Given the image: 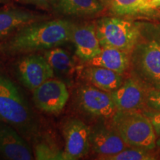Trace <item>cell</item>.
I'll return each instance as SVG.
<instances>
[{"mask_svg":"<svg viewBox=\"0 0 160 160\" xmlns=\"http://www.w3.org/2000/svg\"><path fill=\"white\" fill-rule=\"evenodd\" d=\"M143 112L151 120L157 137L160 139V112L149 111V110H145Z\"/></svg>","mask_w":160,"mask_h":160,"instance_id":"cell-23","label":"cell"},{"mask_svg":"<svg viewBox=\"0 0 160 160\" xmlns=\"http://www.w3.org/2000/svg\"><path fill=\"white\" fill-rule=\"evenodd\" d=\"M34 157L38 160H68L65 151L50 141H42L36 145Z\"/></svg>","mask_w":160,"mask_h":160,"instance_id":"cell-21","label":"cell"},{"mask_svg":"<svg viewBox=\"0 0 160 160\" xmlns=\"http://www.w3.org/2000/svg\"><path fill=\"white\" fill-rule=\"evenodd\" d=\"M146 110L160 112V89H149L146 98Z\"/></svg>","mask_w":160,"mask_h":160,"instance_id":"cell-22","label":"cell"},{"mask_svg":"<svg viewBox=\"0 0 160 160\" xmlns=\"http://www.w3.org/2000/svg\"><path fill=\"white\" fill-rule=\"evenodd\" d=\"M91 147L99 159L117 154L128 146L111 125L97 124L91 130Z\"/></svg>","mask_w":160,"mask_h":160,"instance_id":"cell-11","label":"cell"},{"mask_svg":"<svg viewBox=\"0 0 160 160\" xmlns=\"http://www.w3.org/2000/svg\"><path fill=\"white\" fill-rule=\"evenodd\" d=\"M152 1H153V2L156 7L158 8H160V0H152Z\"/></svg>","mask_w":160,"mask_h":160,"instance_id":"cell-26","label":"cell"},{"mask_svg":"<svg viewBox=\"0 0 160 160\" xmlns=\"http://www.w3.org/2000/svg\"><path fill=\"white\" fill-rule=\"evenodd\" d=\"M10 1H11V0H0V3H8Z\"/></svg>","mask_w":160,"mask_h":160,"instance_id":"cell-27","label":"cell"},{"mask_svg":"<svg viewBox=\"0 0 160 160\" xmlns=\"http://www.w3.org/2000/svg\"><path fill=\"white\" fill-rule=\"evenodd\" d=\"M0 155L11 160L33 159L31 148L18 131L0 121Z\"/></svg>","mask_w":160,"mask_h":160,"instance_id":"cell-12","label":"cell"},{"mask_svg":"<svg viewBox=\"0 0 160 160\" xmlns=\"http://www.w3.org/2000/svg\"><path fill=\"white\" fill-rule=\"evenodd\" d=\"M74 23L58 19L25 26L0 42V53L13 55L49 50L72 40Z\"/></svg>","mask_w":160,"mask_h":160,"instance_id":"cell-1","label":"cell"},{"mask_svg":"<svg viewBox=\"0 0 160 160\" xmlns=\"http://www.w3.org/2000/svg\"><path fill=\"white\" fill-rule=\"evenodd\" d=\"M71 41L75 45L77 57L87 62L97 57L102 51L97 34L96 22L80 25L75 24Z\"/></svg>","mask_w":160,"mask_h":160,"instance_id":"cell-13","label":"cell"},{"mask_svg":"<svg viewBox=\"0 0 160 160\" xmlns=\"http://www.w3.org/2000/svg\"><path fill=\"white\" fill-rule=\"evenodd\" d=\"M0 121L8 124L25 137H33L39 126L22 93L10 78L0 71Z\"/></svg>","mask_w":160,"mask_h":160,"instance_id":"cell-3","label":"cell"},{"mask_svg":"<svg viewBox=\"0 0 160 160\" xmlns=\"http://www.w3.org/2000/svg\"><path fill=\"white\" fill-rule=\"evenodd\" d=\"M159 159L154 149L128 147L117 154L108 157L105 160H156Z\"/></svg>","mask_w":160,"mask_h":160,"instance_id":"cell-20","label":"cell"},{"mask_svg":"<svg viewBox=\"0 0 160 160\" xmlns=\"http://www.w3.org/2000/svg\"><path fill=\"white\" fill-rule=\"evenodd\" d=\"M76 98L82 111L93 117L111 119L117 111L111 93L93 85L79 88Z\"/></svg>","mask_w":160,"mask_h":160,"instance_id":"cell-7","label":"cell"},{"mask_svg":"<svg viewBox=\"0 0 160 160\" xmlns=\"http://www.w3.org/2000/svg\"><path fill=\"white\" fill-rule=\"evenodd\" d=\"M105 6V8H108L110 5V0H99Z\"/></svg>","mask_w":160,"mask_h":160,"instance_id":"cell-25","label":"cell"},{"mask_svg":"<svg viewBox=\"0 0 160 160\" xmlns=\"http://www.w3.org/2000/svg\"><path fill=\"white\" fill-rule=\"evenodd\" d=\"M131 53L113 48H102L97 57L88 62L90 65L99 66L123 74L131 66Z\"/></svg>","mask_w":160,"mask_h":160,"instance_id":"cell-16","label":"cell"},{"mask_svg":"<svg viewBox=\"0 0 160 160\" xmlns=\"http://www.w3.org/2000/svg\"><path fill=\"white\" fill-rule=\"evenodd\" d=\"M45 20V17L18 8L0 11V42L25 26Z\"/></svg>","mask_w":160,"mask_h":160,"instance_id":"cell-14","label":"cell"},{"mask_svg":"<svg viewBox=\"0 0 160 160\" xmlns=\"http://www.w3.org/2000/svg\"><path fill=\"white\" fill-rule=\"evenodd\" d=\"M15 72L20 82L31 91H33L54 76V71L46 58L33 53L18 60Z\"/></svg>","mask_w":160,"mask_h":160,"instance_id":"cell-6","label":"cell"},{"mask_svg":"<svg viewBox=\"0 0 160 160\" xmlns=\"http://www.w3.org/2000/svg\"><path fill=\"white\" fill-rule=\"evenodd\" d=\"M32 91L36 107L50 114H58L62 111L69 98V92L65 84L53 78Z\"/></svg>","mask_w":160,"mask_h":160,"instance_id":"cell-8","label":"cell"},{"mask_svg":"<svg viewBox=\"0 0 160 160\" xmlns=\"http://www.w3.org/2000/svg\"><path fill=\"white\" fill-rule=\"evenodd\" d=\"M157 145L160 147V139L159 140H157Z\"/></svg>","mask_w":160,"mask_h":160,"instance_id":"cell-28","label":"cell"},{"mask_svg":"<svg viewBox=\"0 0 160 160\" xmlns=\"http://www.w3.org/2000/svg\"><path fill=\"white\" fill-rule=\"evenodd\" d=\"M108 8L114 15L123 17L148 16L158 9L152 0H111Z\"/></svg>","mask_w":160,"mask_h":160,"instance_id":"cell-18","label":"cell"},{"mask_svg":"<svg viewBox=\"0 0 160 160\" xmlns=\"http://www.w3.org/2000/svg\"><path fill=\"white\" fill-rule=\"evenodd\" d=\"M91 128L79 119H70L63 127L65 153L68 160L79 159L89 153Z\"/></svg>","mask_w":160,"mask_h":160,"instance_id":"cell-10","label":"cell"},{"mask_svg":"<svg viewBox=\"0 0 160 160\" xmlns=\"http://www.w3.org/2000/svg\"><path fill=\"white\" fill-rule=\"evenodd\" d=\"M53 6L62 14L74 17L93 16L105 8L99 0H53Z\"/></svg>","mask_w":160,"mask_h":160,"instance_id":"cell-17","label":"cell"},{"mask_svg":"<svg viewBox=\"0 0 160 160\" xmlns=\"http://www.w3.org/2000/svg\"><path fill=\"white\" fill-rule=\"evenodd\" d=\"M130 56L132 74L150 88L160 89V22H139V35Z\"/></svg>","mask_w":160,"mask_h":160,"instance_id":"cell-2","label":"cell"},{"mask_svg":"<svg viewBox=\"0 0 160 160\" xmlns=\"http://www.w3.org/2000/svg\"><path fill=\"white\" fill-rule=\"evenodd\" d=\"M25 1L38 6H46L51 0H25Z\"/></svg>","mask_w":160,"mask_h":160,"instance_id":"cell-24","label":"cell"},{"mask_svg":"<svg viewBox=\"0 0 160 160\" xmlns=\"http://www.w3.org/2000/svg\"><path fill=\"white\" fill-rule=\"evenodd\" d=\"M44 57L46 58L53 71L60 74H69L74 68L73 62L67 51L56 47L47 50Z\"/></svg>","mask_w":160,"mask_h":160,"instance_id":"cell-19","label":"cell"},{"mask_svg":"<svg viewBox=\"0 0 160 160\" xmlns=\"http://www.w3.org/2000/svg\"><path fill=\"white\" fill-rule=\"evenodd\" d=\"M102 48H113L131 53L139 35V22L123 17H105L96 21Z\"/></svg>","mask_w":160,"mask_h":160,"instance_id":"cell-5","label":"cell"},{"mask_svg":"<svg viewBox=\"0 0 160 160\" xmlns=\"http://www.w3.org/2000/svg\"><path fill=\"white\" fill-rule=\"evenodd\" d=\"M110 2H111V0H110Z\"/></svg>","mask_w":160,"mask_h":160,"instance_id":"cell-29","label":"cell"},{"mask_svg":"<svg viewBox=\"0 0 160 160\" xmlns=\"http://www.w3.org/2000/svg\"><path fill=\"white\" fill-rule=\"evenodd\" d=\"M111 120V125L128 147L156 148L157 134L142 111H117Z\"/></svg>","mask_w":160,"mask_h":160,"instance_id":"cell-4","label":"cell"},{"mask_svg":"<svg viewBox=\"0 0 160 160\" xmlns=\"http://www.w3.org/2000/svg\"><path fill=\"white\" fill-rule=\"evenodd\" d=\"M149 89L142 80L132 74L111 94L117 111H143L146 110V98Z\"/></svg>","mask_w":160,"mask_h":160,"instance_id":"cell-9","label":"cell"},{"mask_svg":"<svg viewBox=\"0 0 160 160\" xmlns=\"http://www.w3.org/2000/svg\"><path fill=\"white\" fill-rule=\"evenodd\" d=\"M82 74L91 85L109 93L119 88L124 82L122 74L99 66L88 65Z\"/></svg>","mask_w":160,"mask_h":160,"instance_id":"cell-15","label":"cell"}]
</instances>
